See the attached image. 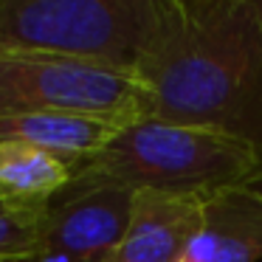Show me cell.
Masks as SVG:
<instances>
[{"mask_svg":"<svg viewBox=\"0 0 262 262\" xmlns=\"http://www.w3.org/2000/svg\"><path fill=\"white\" fill-rule=\"evenodd\" d=\"M256 3V14H259V26H262V0H254Z\"/></svg>","mask_w":262,"mask_h":262,"instance_id":"13","label":"cell"},{"mask_svg":"<svg viewBox=\"0 0 262 262\" xmlns=\"http://www.w3.org/2000/svg\"><path fill=\"white\" fill-rule=\"evenodd\" d=\"M136 76L147 119L243 138L262 158V26L254 0H161Z\"/></svg>","mask_w":262,"mask_h":262,"instance_id":"1","label":"cell"},{"mask_svg":"<svg viewBox=\"0 0 262 262\" xmlns=\"http://www.w3.org/2000/svg\"><path fill=\"white\" fill-rule=\"evenodd\" d=\"M136 192L119 183L74 175L42 217V256L65 262H107L124 239Z\"/></svg>","mask_w":262,"mask_h":262,"instance_id":"5","label":"cell"},{"mask_svg":"<svg viewBox=\"0 0 262 262\" xmlns=\"http://www.w3.org/2000/svg\"><path fill=\"white\" fill-rule=\"evenodd\" d=\"M76 175L59 155L20 141L0 144V203L12 209H46Z\"/></svg>","mask_w":262,"mask_h":262,"instance_id":"9","label":"cell"},{"mask_svg":"<svg viewBox=\"0 0 262 262\" xmlns=\"http://www.w3.org/2000/svg\"><path fill=\"white\" fill-rule=\"evenodd\" d=\"M37 262H65V259H59V256H42V259H37Z\"/></svg>","mask_w":262,"mask_h":262,"instance_id":"12","label":"cell"},{"mask_svg":"<svg viewBox=\"0 0 262 262\" xmlns=\"http://www.w3.org/2000/svg\"><path fill=\"white\" fill-rule=\"evenodd\" d=\"M79 113L130 127L149 116L136 71L62 57L0 54V116Z\"/></svg>","mask_w":262,"mask_h":262,"instance_id":"4","label":"cell"},{"mask_svg":"<svg viewBox=\"0 0 262 262\" xmlns=\"http://www.w3.org/2000/svg\"><path fill=\"white\" fill-rule=\"evenodd\" d=\"M46 209H12L0 203V262L40 259Z\"/></svg>","mask_w":262,"mask_h":262,"instance_id":"10","label":"cell"},{"mask_svg":"<svg viewBox=\"0 0 262 262\" xmlns=\"http://www.w3.org/2000/svg\"><path fill=\"white\" fill-rule=\"evenodd\" d=\"M262 164L243 138L209 127L141 119L76 169V175L119 183L133 192L211 194L243 183Z\"/></svg>","mask_w":262,"mask_h":262,"instance_id":"2","label":"cell"},{"mask_svg":"<svg viewBox=\"0 0 262 262\" xmlns=\"http://www.w3.org/2000/svg\"><path fill=\"white\" fill-rule=\"evenodd\" d=\"M206 200L149 189L136 192L127 234L107 262H181L206 223Z\"/></svg>","mask_w":262,"mask_h":262,"instance_id":"6","label":"cell"},{"mask_svg":"<svg viewBox=\"0 0 262 262\" xmlns=\"http://www.w3.org/2000/svg\"><path fill=\"white\" fill-rule=\"evenodd\" d=\"M237 189H239V192H245V194H251L254 200H259V203H262V164L256 166V169L251 172L243 183H237Z\"/></svg>","mask_w":262,"mask_h":262,"instance_id":"11","label":"cell"},{"mask_svg":"<svg viewBox=\"0 0 262 262\" xmlns=\"http://www.w3.org/2000/svg\"><path fill=\"white\" fill-rule=\"evenodd\" d=\"M158 20L161 0H0V54L136 71Z\"/></svg>","mask_w":262,"mask_h":262,"instance_id":"3","label":"cell"},{"mask_svg":"<svg viewBox=\"0 0 262 262\" xmlns=\"http://www.w3.org/2000/svg\"><path fill=\"white\" fill-rule=\"evenodd\" d=\"M262 259V203L237 186L206 200V223L181 262H256Z\"/></svg>","mask_w":262,"mask_h":262,"instance_id":"7","label":"cell"},{"mask_svg":"<svg viewBox=\"0 0 262 262\" xmlns=\"http://www.w3.org/2000/svg\"><path fill=\"white\" fill-rule=\"evenodd\" d=\"M124 127L96 116L79 113H17L0 116V144L20 141L59 155L79 169L88 158L102 152Z\"/></svg>","mask_w":262,"mask_h":262,"instance_id":"8","label":"cell"}]
</instances>
